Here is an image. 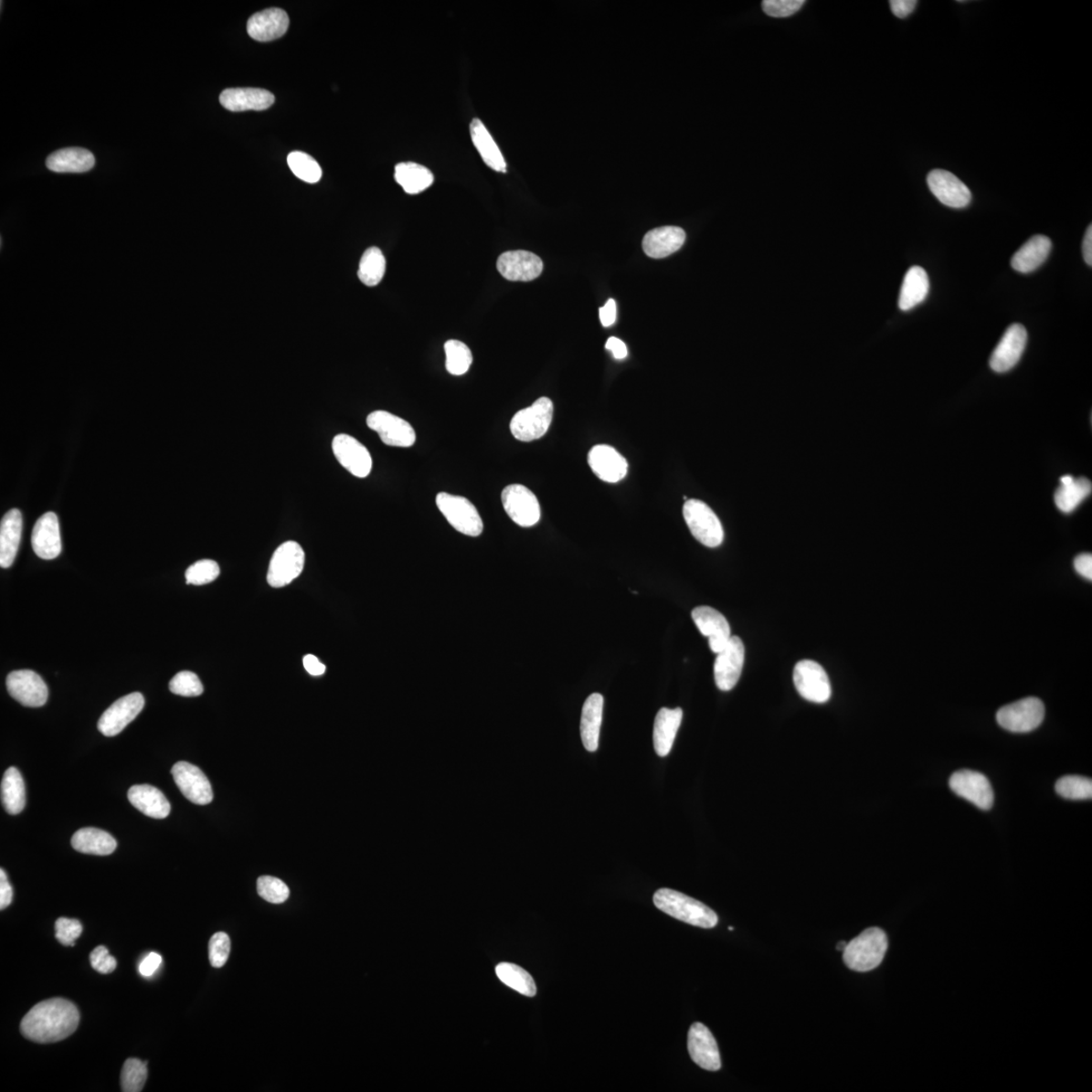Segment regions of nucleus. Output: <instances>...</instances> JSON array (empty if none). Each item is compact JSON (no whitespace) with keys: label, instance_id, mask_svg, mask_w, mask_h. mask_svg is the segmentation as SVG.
I'll list each match as a JSON object with an SVG mask.
<instances>
[{"label":"nucleus","instance_id":"f257e3e1","mask_svg":"<svg viewBox=\"0 0 1092 1092\" xmlns=\"http://www.w3.org/2000/svg\"><path fill=\"white\" fill-rule=\"evenodd\" d=\"M80 1013L73 1002L51 999L37 1003L22 1023L24 1036L36 1043L50 1044L65 1040L79 1028Z\"/></svg>","mask_w":1092,"mask_h":1092},{"label":"nucleus","instance_id":"f03ea898","mask_svg":"<svg viewBox=\"0 0 1092 1092\" xmlns=\"http://www.w3.org/2000/svg\"><path fill=\"white\" fill-rule=\"evenodd\" d=\"M653 904L663 913L691 926L712 928L718 923V917L714 910L676 890L659 889L653 896Z\"/></svg>","mask_w":1092,"mask_h":1092},{"label":"nucleus","instance_id":"7ed1b4c3","mask_svg":"<svg viewBox=\"0 0 1092 1092\" xmlns=\"http://www.w3.org/2000/svg\"><path fill=\"white\" fill-rule=\"evenodd\" d=\"M887 948L886 934L879 928H870L847 944L843 962L853 971H871L882 963Z\"/></svg>","mask_w":1092,"mask_h":1092},{"label":"nucleus","instance_id":"20e7f679","mask_svg":"<svg viewBox=\"0 0 1092 1092\" xmlns=\"http://www.w3.org/2000/svg\"><path fill=\"white\" fill-rule=\"evenodd\" d=\"M686 524L700 544L716 548L724 543L725 531L717 515L705 502L687 500L683 507Z\"/></svg>","mask_w":1092,"mask_h":1092},{"label":"nucleus","instance_id":"39448f33","mask_svg":"<svg viewBox=\"0 0 1092 1092\" xmlns=\"http://www.w3.org/2000/svg\"><path fill=\"white\" fill-rule=\"evenodd\" d=\"M554 404L546 397L539 398L533 405L513 417L510 429L519 441L530 442L545 436L552 424Z\"/></svg>","mask_w":1092,"mask_h":1092},{"label":"nucleus","instance_id":"423d86ee","mask_svg":"<svg viewBox=\"0 0 1092 1092\" xmlns=\"http://www.w3.org/2000/svg\"><path fill=\"white\" fill-rule=\"evenodd\" d=\"M436 505L449 524L459 533L472 537L482 535V520L478 509L467 498L442 492L436 497Z\"/></svg>","mask_w":1092,"mask_h":1092},{"label":"nucleus","instance_id":"0eeeda50","mask_svg":"<svg viewBox=\"0 0 1092 1092\" xmlns=\"http://www.w3.org/2000/svg\"><path fill=\"white\" fill-rule=\"evenodd\" d=\"M1044 718V705L1036 697L1024 698L997 712L999 725L1012 733L1024 734L1038 728Z\"/></svg>","mask_w":1092,"mask_h":1092},{"label":"nucleus","instance_id":"6e6552de","mask_svg":"<svg viewBox=\"0 0 1092 1092\" xmlns=\"http://www.w3.org/2000/svg\"><path fill=\"white\" fill-rule=\"evenodd\" d=\"M793 681L800 696L807 701L823 705L831 699L830 678L819 663L811 660L797 663Z\"/></svg>","mask_w":1092,"mask_h":1092},{"label":"nucleus","instance_id":"1a4fd4ad","mask_svg":"<svg viewBox=\"0 0 1092 1092\" xmlns=\"http://www.w3.org/2000/svg\"><path fill=\"white\" fill-rule=\"evenodd\" d=\"M305 552L296 541H287L275 550L269 567L268 582L273 588L291 584L305 567Z\"/></svg>","mask_w":1092,"mask_h":1092},{"label":"nucleus","instance_id":"9d476101","mask_svg":"<svg viewBox=\"0 0 1092 1092\" xmlns=\"http://www.w3.org/2000/svg\"><path fill=\"white\" fill-rule=\"evenodd\" d=\"M503 506L507 515L521 527H531L538 524L541 516L539 502L528 488L510 485L502 492Z\"/></svg>","mask_w":1092,"mask_h":1092},{"label":"nucleus","instance_id":"9b49d317","mask_svg":"<svg viewBox=\"0 0 1092 1092\" xmlns=\"http://www.w3.org/2000/svg\"><path fill=\"white\" fill-rule=\"evenodd\" d=\"M949 784L954 793L978 809H992L994 793L989 779L983 774L972 770L957 771L949 778Z\"/></svg>","mask_w":1092,"mask_h":1092},{"label":"nucleus","instance_id":"f8f14e48","mask_svg":"<svg viewBox=\"0 0 1092 1092\" xmlns=\"http://www.w3.org/2000/svg\"><path fill=\"white\" fill-rule=\"evenodd\" d=\"M6 688L9 695L27 707H42L48 700V687L41 676L31 670L8 673Z\"/></svg>","mask_w":1092,"mask_h":1092},{"label":"nucleus","instance_id":"ddd939ff","mask_svg":"<svg viewBox=\"0 0 1092 1092\" xmlns=\"http://www.w3.org/2000/svg\"><path fill=\"white\" fill-rule=\"evenodd\" d=\"M144 705V696L139 692L120 698L103 712L99 720V730L106 737L121 734L140 715Z\"/></svg>","mask_w":1092,"mask_h":1092},{"label":"nucleus","instance_id":"4468645a","mask_svg":"<svg viewBox=\"0 0 1092 1092\" xmlns=\"http://www.w3.org/2000/svg\"><path fill=\"white\" fill-rule=\"evenodd\" d=\"M366 424L381 440L395 448H411L416 433L410 423L387 411H375L367 416Z\"/></svg>","mask_w":1092,"mask_h":1092},{"label":"nucleus","instance_id":"2eb2a0df","mask_svg":"<svg viewBox=\"0 0 1092 1092\" xmlns=\"http://www.w3.org/2000/svg\"><path fill=\"white\" fill-rule=\"evenodd\" d=\"M745 663V645L738 636H731L726 647L717 653L715 663V680L721 691L735 688Z\"/></svg>","mask_w":1092,"mask_h":1092},{"label":"nucleus","instance_id":"dca6fc26","mask_svg":"<svg viewBox=\"0 0 1092 1092\" xmlns=\"http://www.w3.org/2000/svg\"><path fill=\"white\" fill-rule=\"evenodd\" d=\"M332 450L339 463L356 478H366L373 469V459L368 450L355 437L339 434L332 441Z\"/></svg>","mask_w":1092,"mask_h":1092},{"label":"nucleus","instance_id":"f3484780","mask_svg":"<svg viewBox=\"0 0 1092 1092\" xmlns=\"http://www.w3.org/2000/svg\"><path fill=\"white\" fill-rule=\"evenodd\" d=\"M171 773L186 800L197 805H207L213 801L212 785L201 769L191 763L178 762L173 767Z\"/></svg>","mask_w":1092,"mask_h":1092},{"label":"nucleus","instance_id":"a211bd4d","mask_svg":"<svg viewBox=\"0 0 1092 1092\" xmlns=\"http://www.w3.org/2000/svg\"><path fill=\"white\" fill-rule=\"evenodd\" d=\"M930 192L939 202L953 208L966 207L971 203L970 189L956 175L947 170L930 171L927 178Z\"/></svg>","mask_w":1092,"mask_h":1092},{"label":"nucleus","instance_id":"6ab92c4d","mask_svg":"<svg viewBox=\"0 0 1092 1092\" xmlns=\"http://www.w3.org/2000/svg\"><path fill=\"white\" fill-rule=\"evenodd\" d=\"M497 269L510 281H531L543 273L544 262L533 252L508 251L499 256Z\"/></svg>","mask_w":1092,"mask_h":1092},{"label":"nucleus","instance_id":"aec40b11","mask_svg":"<svg viewBox=\"0 0 1092 1092\" xmlns=\"http://www.w3.org/2000/svg\"><path fill=\"white\" fill-rule=\"evenodd\" d=\"M1027 330L1023 325L1013 324L1009 327L991 357V367L994 372L1006 373L1017 366L1027 345Z\"/></svg>","mask_w":1092,"mask_h":1092},{"label":"nucleus","instance_id":"412c9836","mask_svg":"<svg viewBox=\"0 0 1092 1092\" xmlns=\"http://www.w3.org/2000/svg\"><path fill=\"white\" fill-rule=\"evenodd\" d=\"M688 1050L693 1061L708 1071L721 1068L720 1053L714 1034L701 1023L691 1025L688 1034Z\"/></svg>","mask_w":1092,"mask_h":1092},{"label":"nucleus","instance_id":"4be33fe9","mask_svg":"<svg viewBox=\"0 0 1092 1092\" xmlns=\"http://www.w3.org/2000/svg\"><path fill=\"white\" fill-rule=\"evenodd\" d=\"M692 619L700 632L708 638L712 652L717 654L726 647L731 631L729 623L723 614L715 608L699 606L692 611Z\"/></svg>","mask_w":1092,"mask_h":1092},{"label":"nucleus","instance_id":"5701e85b","mask_svg":"<svg viewBox=\"0 0 1092 1092\" xmlns=\"http://www.w3.org/2000/svg\"><path fill=\"white\" fill-rule=\"evenodd\" d=\"M588 462L596 476L606 482H619L628 474V461L610 445L594 446L588 452Z\"/></svg>","mask_w":1092,"mask_h":1092},{"label":"nucleus","instance_id":"b1692460","mask_svg":"<svg viewBox=\"0 0 1092 1092\" xmlns=\"http://www.w3.org/2000/svg\"><path fill=\"white\" fill-rule=\"evenodd\" d=\"M32 546L35 554L43 559H54L61 554L59 520L54 512L46 513L36 522Z\"/></svg>","mask_w":1092,"mask_h":1092},{"label":"nucleus","instance_id":"393cba45","mask_svg":"<svg viewBox=\"0 0 1092 1092\" xmlns=\"http://www.w3.org/2000/svg\"><path fill=\"white\" fill-rule=\"evenodd\" d=\"M290 18L281 8H270L256 13L247 23V32L253 40L270 42L280 39L287 33Z\"/></svg>","mask_w":1092,"mask_h":1092},{"label":"nucleus","instance_id":"a878e982","mask_svg":"<svg viewBox=\"0 0 1092 1092\" xmlns=\"http://www.w3.org/2000/svg\"><path fill=\"white\" fill-rule=\"evenodd\" d=\"M686 240V233L680 227L664 226L645 234L642 249L654 260L668 258L679 251Z\"/></svg>","mask_w":1092,"mask_h":1092},{"label":"nucleus","instance_id":"bb28decb","mask_svg":"<svg viewBox=\"0 0 1092 1092\" xmlns=\"http://www.w3.org/2000/svg\"><path fill=\"white\" fill-rule=\"evenodd\" d=\"M273 94L261 89H228L220 96L222 106L231 111H264L274 103Z\"/></svg>","mask_w":1092,"mask_h":1092},{"label":"nucleus","instance_id":"cd10ccee","mask_svg":"<svg viewBox=\"0 0 1092 1092\" xmlns=\"http://www.w3.org/2000/svg\"><path fill=\"white\" fill-rule=\"evenodd\" d=\"M23 530L22 513L18 509L9 510L0 524V566L7 568L13 566L20 546Z\"/></svg>","mask_w":1092,"mask_h":1092},{"label":"nucleus","instance_id":"c85d7f7f","mask_svg":"<svg viewBox=\"0 0 1092 1092\" xmlns=\"http://www.w3.org/2000/svg\"><path fill=\"white\" fill-rule=\"evenodd\" d=\"M128 800L139 811L155 820L166 819L171 806L165 795L151 785H135L130 788Z\"/></svg>","mask_w":1092,"mask_h":1092},{"label":"nucleus","instance_id":"c756f323","mask_svg":"<svg viewBox=\"0 0 1092 1092\" xmlns=\"http://www.w3.org/2000/svg\"><path fill=\"white\" fill-rule=\"evenodd\" d=\"M683 718L681 708H662L654 719L653 747L660 757H667L680 728Z\"/></svg>","mask_w":1092,"mask_h":1092},{"label":"nucleus","instance_id":"7c9ffc66","mask_svg":"<svg viewBox=\"0 0 1092 1092\" xmlns=\"http://www.w3.org/2000/svg\"><path fill=\"white\" fill-rule=\"evenodd\" d=\"M46 165L54 173L83 174L96 165V158L88 149L65 148L54 152L47 158Z\"/></svg>","mask_w":1092,"mask_h":1092},{"label":"nucleus","instance_id":"2f4dec72","mask_svg":"<svg viewBox=\"0 0 1092 1092\" xmlns=\"http://www.w3.org/2000/svg\"><path fill=\"white\" fill-rule=\"evenodd\" d=\"M603 706L604 698L599 693H594L585 701L581 717V737L588 752H596L599 746Z\"/></svg>","mask_w":1092,"mask_h":1092},{"label":"nucleus","instance_id":"473e14b6","mask_svg":"<svg viewBox=\"0 0 1092 1092\" xmlns=\"http://www.w3.org/2000/svg\"><path fill=\"white\" fill-rule=\"evenodd\" d=\"M1051 249L1052 242L1048 237L1034 236L1013 255L1012 268L1021 273L1033 272L1047 260Z\"/></svg>","mask_w":1092,"mask_h":1092},{"label":"nucleus","instance_id":"72a5a7b5","mask_svg":"<svg viewBox=\"0 0 1092 1092\" xmlns=\"http://www.w3.org/2000/svg\"><path fill=\"white\" fill-rule=\"evenodd\" d=\"M471 137L474 147L479 151L483 163L497 173H506L507 164L504 156L496 144L490 132L479 119H473L470 126Z\"/></svg>","mask_w":1092,"mask_h":1092},{"label":"nucleus","instance_id":"f704fd0d","mask_svg":"<svg viewBox=\"0 0 1092 1092\" xmlns=\"http://www.w3.org/2000/svg\"><path fill=\"white\" fill-rule=\"evenodd\" d=\"M71 844L75 851L96 856H108L115 852L118 846L117 841L109 832L94 828H84L76 832Z\"/></svg>","mask_w":1092,"mask_h":1092},{"label":"nucleus","instance_id":"c9c22d12","mask_svg":"<svg viewBox=\"0 0 1092 1092\" xmlns=\"http://www.w3.org/2000/svg\"><path fill=\"white\" fill-rule=\"evenodd\" d=\"M929 281L927 271L920 267H913L906 272L902 282L898 306L902 311L914 309L928 297Z\"/></svg>","mask_w":1092,"mask_h":1092},{"label":"nucleus","instance_id":"e433bc0d","mask_svg":"<svg viewBox=\"0 0 1092 1092\" xmlns=\"http://www.w3.org/2000/svg\"><path fill=\"white\" fill-rule=\"evenodd\" d=\"M1060 481L1061 486L1055 493V503L1062 512L1075 511L1090 496L1092 485L1087 478L1075 479L1072 476H1065Z\"/></svg>","mask_w":1092,"mask_h":1092},{"label":"nucleus","instance_id":"4c0bfd02","mask_svg":"<svg viewBox=\"0 0 1092 1092\" xmlns=\"http://www.w3.org/2000/svg\"><path fill=\"white\" fill-rule=\"evenodd\" d=\"M396 182L402 186L405 193L418 195L430 187L434 182L431 171L415 163L398 164L395 168Z\"/></svg>","mask_w":1092,"mask_h":1092},{"label":"nucleus","instance_id":"58836bf2","mask_svg":"<svg viewBox=\"0 0 1092 1092\" xmlns=\"http://www.w3.org/2000/svg\"><path fill=\"white\" fill-rule=\"evenodd\" d=\"M2 801L7 813H21L26 806V788L16 768H8L2 781Z\"/></svg>","mask_w":1092,"mask_h":1092},{"label":"nucleus","instance_id":"ea45409f","mask_svg":"<svg viewBox=\"0 0 1092 1092\" xmlns=\"http://www.w3.org/2000/svg\"><path fill=\"white\" fill-rule=\"evenodd\" d=\"M499 980L522 995L534 997L536 994V985L533 976L524 968L512 963H501L496 968Z\"/></svg>","mask_w":1092,"mask_h":1092},{"label":"nucleus","instance_id":"a19ab883","mask_svg":"<svg viewBox=\"0 0 1092 1092\" xmlns=\"http://www.w3.org/2000/svg\"><path fill=\"white\" fill-rule=\"evenodd\" d=\"M387 261L382 250L377 247H370L359 262L358 279L366 287H376L384 279Z\"/></svg>","mask_w":1092,"mask_h":1092},{"label":"nucleus","instance_id":"79ce46f5","mask_svg":"<svg viewBox=\"0 0 1092 1092\" xmlns=\"http://www.w3.org/2000/svg\"><path fill=\"white\" fill-rule=\"evenodd\" d=\"M446 369L452 376H462L469 372L472 364L471 349L459 340H449L444 345Z\"/></svg>","mask_w":1092,"mask_h":1092},{"label":"nucleus","instance_id":"37998d69","mask_svg":"<svg viewBox=\"0 0 1092 1092\" xmlns=\"http://www.w3.org/2000/svg\"><path fill=\"white\" fill-rule=\"evenodd\" d=\"M148 1062H142L136 1058H130L123 1063L121 1073V1087L123 1092H140L143 1090L148 1077Z\"/></svg>","mask_w":1092,"mask_h":1092},{"label":"nucleus","instance_id":"c03bdc74","mask_svg":"<svg viewBox=\"0 0 1092 1092\" xmlns=\"http://www.w3.org/2000/svg\"><path fill=\"white\" fill-rule=\"evenodd\" d=\"M288 164L292 174L302 182L317 184L322 178V169L317 161L303 152H292L288 156Z\"/></svg>","mask_w":1092,"mask_h":1092},{"label":"nucleus","instance_id":"a18cd8bd","mask_svg":"<svg viewBox=\"0 0 1092 1092\" xmlns=\"http://www.w3.org/2000/svg\"><path fill=\"white\" fill-rule=\"evenodd\" d=\"M1055 790L1065 800H1087L1092 799V781L1089 778L1081 776L1062 777L1057 781Z\"/></svg>","mask_w":1092,"mask_h":1092},{"label":"nucleus","instance_id":"49530a36","mask_svg":"<svg viewBox=\"0 0 1092 1092\" xmlns=\"http://www.w3.org/2000/svg\"><path fill=\"white\" fill-rule=\"evenodd\" d=\"M169 690L175 695L196 697L203 694L204 686L195 673L183 671L171 679Z\"/></svg>","mask_w":1092,"mask_h":1092},{"label":"nucleus","instance_id":"de8ad7c7","mask_svg":"<svg viewBox=\"0 0 1092 1092\" xmlns=\"http://www.w3.org/2000/svg\"><path fill=\"white\" fill-rule=\"evenodd\" d=\"M220 575V567L212 559H202L186 569V584L202 586L210 584Z\"/></svg>","mask_w":1092,"mask_h":1092},{"label":"nucleus","instance_id":"09e8293b","mask_svg":"<svg viewBox=\"0 0 1092 1092\" xmlns=\"http://www.w3.org/2000/svg\"><path fill=\"white\" fill-rule=\"evenodd\" d=\"M259 895L270 904H283L290 897V889L286 883L279 878L261 876L258 881Z\"/></svg>","mask_w":1092,"mask_h":1092},{"label":"nucleus","instance_id":"8fccbe9b","mask_svg":"<svg viewBox=\"0 0 1092 1092\" xmlns=\"http://www.w3.org/2000/svg\"><path fill=\"white\" fill-rule=\"evenodd\" d=\"M231 951V941L229 936L225 933L215 934L208 944V957L210 962L215 968L223 967L228 961Z\"/></svg>","mask_w":1092,"mask_h":1092},{"label":"nucleus","instance_id":"3c124183","mask_svg":"<svg viewBox=\"0 0 1092 1092\" xmlns=\"http://www.w3.org/2000/svg\"><path fill=\"white\" fill-rule=\"evenodd\" d=\"M82 925L78 919L60 917L55 923V936L64 946L73 947L82 934Z\"/></svg>","mask_w":1092,"mask_h":1092},{"label":"nucleus","instance_id":"603ef678","mask_svg":"<svg viewBox=\"0 0 1092 1092\" xmlns=\"http://www.w3.org/2000/svg\"><path fill=\"white\" fill-rule=\"evenodd\" d=\"M804 4V0H765L762 6L768 16L787 17L799 12Z\"/></svg>","mask_w":1092,"mask_h":1092},{"label":"nucleus","instance_id":"864d4df0","mask_svg":"<svg viewBox=\"0 0 1092 1092\" xmlns=\"http://www.w3.org/2000/svg\"><path fill=\"white\" fill-rule=\"evenodd\" d=\"M90 964L94 970L101 974H110L115 971L118 965L115 957L111 956L109 949L104 946H99L93 949L90 954Z\"/></svg>","mask_w":1092,"mask_h":1092},{"label":"nucleus","instance_id":"5fc2aeb1","mask_svg":"<svg viewBox=\"0 0 1092 1092\" xmlns=\"http://www.w3.org/2000/svg\"><path fill=\"white\" fill-rule=\"evenodd\" d=\"M14 897L13 887L9 883L6 873L0 870V909L4 910L11 906Z\"/></svg>","mask_w":1092,"mask_h":1092},{"label":"nucleus","instance_id":"6e6d98bb","mask_svg":"<svg viewBox=\"0 0 1092 1092\" xmlns=\"http://www.w3.org/2000/svg\"><path fill=\"white\" fill-rule=\"evenodd\" d=\"M161 963H163V957L158 953L152 952L141 962L139 971L142 976L151 977L158 970Z\"/></svg>","mask_w":1092,"mask_h":1092},{"label":"nucleus","instance_id":"4d7b16f0","mask_svg":"<svg viewBox=\"0 0 1092 1092\" xmlns=\"http://www.w3.org/2000/svg\"><path fill=\"white\" fill-rule=\"evenodd\" d=\"M917 5L916 0H892L890 7L892 13L899 18H906L915 11Z\"/></svg>","mask_w":1092,"mask_h":1092},{"label":"nucleus","instance_id":"13d9d810","mask_svg":"<svg viewBox=\"0 0 1092 1092\" xmlns=\"http://www.w3.org/2000/svg\"><path fill=\"white\" fill-rule=\"evenodd\" d=\"M1075 567L1076 572L1087 578L1092 580V556L1085 554L1078 556L1075 560Z\"/></svg>","mask_w":1092,"mask_h":1092},{"label":"nucleus","instance_id":"bf43d9fd","mask_svg":"<svg viewBox=\"0 0 1092 1092\" xmlns=\"http://www.w3.org/2000/svg\"><path fill=\"white\" fill-rule=\"evenodd\" d=\"M600 320L604 327H610L616 321V302L610 299L599 310Z\"/></svg>","mask_w":1092,"mask_h":1092},{"label":"nucleus","instance_id":"052dcab7","mask_svg":"<svg viewBox=\"0 0 1092 1092\" xmlns=\"http://www.w3.org/2000/svg\"><path fill=\"white\" fill-rule=\"evenodd\" d=\"M302 662H303V667H305V669L307 670V672H308V673H310V675H312V676H316V677H317V676H321V675H323V673H325V671H326L325 664H324V663H321V662H320V661H319V660H318V659L315 657V655H313V654H307V655H306V657H305V658H303V661H302Z\"/></svg>","mask_w":1092,"mask_h":1092},{"label":"nucleus","instance_id":"680f3d73","mask_svg":"<svg viewBox=\"0 0 1092 1092\" xmlns=\"http://www.w3.org/2000/svg\"><path fill=\"white\" fill-rule=\"evenodd\" d=\"M606 349L610 350L616 359H624L628 356V347H626L623 341L616 337H610L606 342Z\"/></svg>","mask_w":1092,"mask_h":1092},{"label":"nucleus","instance_id":"e2e57ef3","mask_svg":"<svg viewBox=\"0 0 1092 1092\" xmlns=\"http://www.w3.org/2000/svg\"><path fill=\"white\" fill-rule=\"evenodd\" d=\"M1082 251H1084V258L1086 262L1091 267L1092 265V226L1087 228L1084 244H1082Z\"/></svg>","mask_w":1092,"mask_h":1092},{"label":"nucleus","instance_id":"0e129e2a","mask_svg":"<svg viewBox=\"0 0 1092 1092\" xmlns=\"http://www.w3.org/2000/svg\"><path fill=\"white\" fill-rule=\"evenodd\" d=\"M846 946H847V943H846V942H841V943L838 945V949H839V951H843V949H844V948H846Z\"/></svg>","mask_w":1092,"mask_h":1092}]
</instances>
